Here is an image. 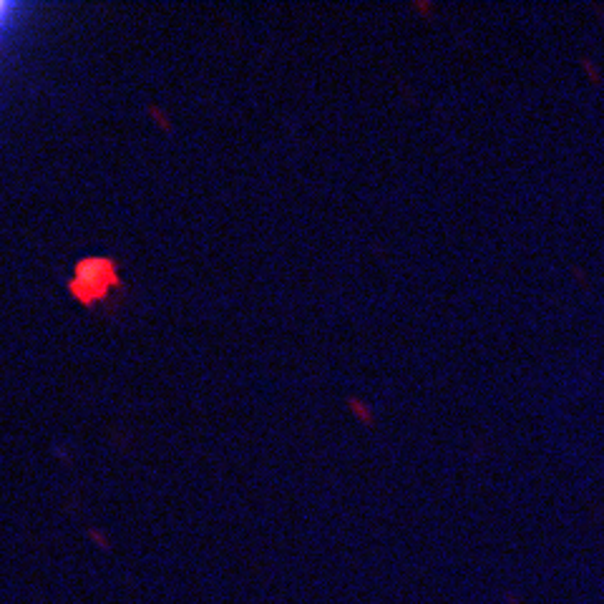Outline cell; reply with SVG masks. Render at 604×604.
Instances as JSON below:
<instances>
[{
    "instance_id": "6da1fadb",
    "label": "cell",
    "mask_w": 604,
    "mask_h": 604,
    "mask_svg": "<svg viewBox=\"0 0 604 604\" xmlns=\"http://www.w3.org/2000/svg\"><path fill=\"white\" fill-rule=\"evenodd\" d=\"M579 61H581V66H584V69L589 71V76H592V81H594V83H599V81H602V76H599L597 66L592 64V58H589V56H581Z\"/></svg>"
}]
</instances>
